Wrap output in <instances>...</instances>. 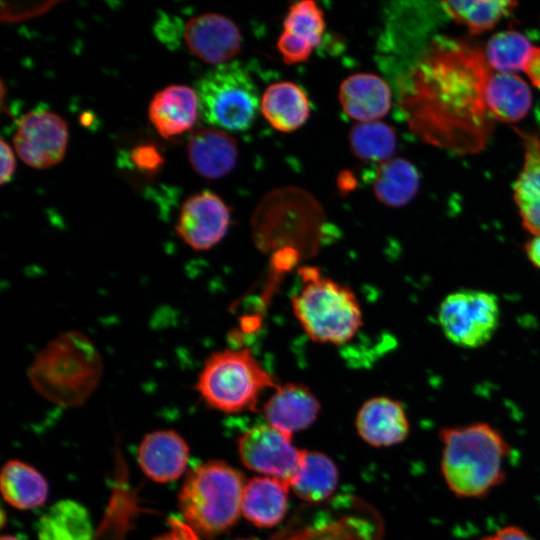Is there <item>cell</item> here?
Segmentation results:
<instances>
[{
    "instance_id": "1",
    "label": "cell",
    "mask_w": 540,
    "mask_h": 540,
    "mask_svg": "<svg viewBox=\"0 0 540 540\" xmlns=\"http://www.w3.org/2000/svg\"><path fill=\"white\" fill-rule=\"evenodd\" d=\"M491 74L477 44L433 38L397 79L398 105L410 130L457 155L482 151L495 125L485 96Z\"/></svg>"
},
{
    "instance_id": "2",
    "label": "cell",
    "mask_w": 540,
    "mask_h": 540,
    "mask_svg": "<svg viewBox=\"0 0 540 540\" xmlns=\"http://www.w3.org/2000/svg\"><path fill=\"white\" fill-rule=\"evenodd\" d=\"M440 468L448 489L460 498H483L506 478L511 446L492 425L474 422L439 432Z\"/></svg>"
},
{
    "instance_id": "3",
    "label": "cell",
    "mask_w": 540,
    "mask_h": 540,
    "mask_svg": "<svg viewBox=\"0 0 540 540\" xmlns=\"http://www.w3.org/2000/svg\"><path fill=\"white\" fill-rule=\"evenodd\" d=\"M103 362L91 339L79 330L59 333L38 351L27 371L43 398L70 408L82 405L95 391Z\"/></svg>"
},
{
    "instance_id": "4",
    "label": "cell",
    "mask_w": 540,
    "mask_h": 540,
    "mask_svg": "<svg viewBox=\"0 0 540 540\" xmlns=\"http://www.w3.org/2000/svg\"><path fill=\"white\" fill-rule=\"evenodd\" d=\"M243 475L223 461L196 465L178 494L184 521L198 534L216 537L229 530L241 513Z\"/></svg>"
},
{
    "instance_id": "5",
    "label": "cell",
    "mask_w": 540,
    "mask_h": 540,
    "mask_svg": "<svg viewBox=\"0 0 540 540\" xmlns=\"http://www.w3.org/2000/svg\"><path fill=\"white\" fill-rule=\"evenodd\" d=\"M303 286L292 297V309L307 336L317 343L342 345L363 325L360 302L349 287L314 268L300 270Z\"/></svg>"
},
{
    "instance_id": "6",
    "label": "cell",
    "mask_w": 540,
    "mask_h": 540,
    "mask_svg": "<svg viewBox=\"0 0 540 540\" xmlns=\"http://www.w3.org/2000/svg\"><path fill=\"white\" fill-rule=\"evenodd\" d=\"M278 385L248 348H230L205 360L195 389L210 408L236 413L254 409L262 392Z\"/></svg>"
},
{
    "instance_id": "7",
    "label": "cell",
    "mask_w": 540,
    "mask_h": 540,
    "mask_svg": "<svg viewBox=\"0 0 540 540\" xmlns=\"http://www.w3.org/2000/svg\"><path fill=\"white\" fill-rule=\"evenodd\" d=\"M202 119L230 131H244L253 124L260 100L258 89L237 62L214 67L196 84Z\"/></svg>"
},
{
    "instance_id": "8",
    "label": "cell",
    "mask_w": 540,
    "mask_h": 540,
    "mask_svg": "<svg viewBox=\"0 0 540 540\" xmlns=\"http://www.w3.org/2000/svg\"><path fill=\"white\" fill-rule=\"evenodd\" d=\"M438 322L454 345L474 349L487 344L500 322V304L495 294L479 289H460L440 303Z\"/></svg>"
},
{
    "instance_id": "9",
    "label": "cell",
    "mask_w": 540,
    "mask_h": 540,
    "mask_svg": "<svg viewBox=\"0 0 540 540\" xmlns=\"http://www.w3.org/2000/svg\"><path fill=\"white\" fill-rule=\"evenodd\" d=\"M292 437L268 425H258L239 439L238 450L243 464L267 477L278 479L290 488L303 457Z\"/></svg>"
},
{
    "instance_id": "10",
    "label": "cell",
    "mask_w": 540,
    "mask_h": 540,
    "mask_svg": "<svg viewBox=\"0 0 540 540\" xmlns=\"http://www.w3.org/2000/svg\"><path fill=\"white\" fill-rule=\"evenodd\" d=\"M68 141L65 121L55 113L35 110L19 121L13 137L20 159L28 166L43 169L62 161Z\"/></svg>"
},
{
    "instance_id": "11",
    "label": "cell",
    "mask_w": 540,
    "mask_h": 540,
    "mask_svg": "<svg viewBox=\"0 0 540 540\" xmlns=\"http://www.w3.org/2000/svg\"><path fill=\"white\" fill-rule=\"evenodd\" d=\"M231 213L226 203L211 191L194 194L183 203L176 232L183 242L196 251L216 246L226 235Z\"/></svg>"
},
{
    "instance_id": "12",
    "label": "cell",
    "mask_w": 540,
    "mask_h": 540,
    "mask_svg": "<svg viewBox=\"0 0 540 540\" xmlns=\"http://www.w3.org/2000/svg\"><path fill=\"white\" fill-rule=\"evenodd\" d=\"M188 49L203 62L215 66L229 63L241 50L242 36L228 17L205 13L191 18L185 26Z\"/></svg>"
},
{
    "instance_id": "13",
    "label": "cell",
    "mask_w": 540,
    "mask_h": 540,
    "mask_svg": "<svg viewBox=\"0 0 540 540\" xmlns=\"http://www.w3.org/2000/svg\"><path fill=\"white\" fill-rule=\"evenodd\" d=\"M137 457L149 479L166 483L178 479L186 470L189 447L174 430H157L144 436Z\"/></svg>"
},
{
    "instance_id": "14",
    "label": "cell",
    "mask_w": 540,
    "mask_h": 540,
    "mask_svg": "<svg viewBox=\"0 0 540 540\" xmlns=\"http://www.w3.org/2000/svg\"><path fill=\"white\" fill-rule=\"evenodd\" d=\"M319 411L318 399L301 383L278 385L263 407L267 424L291 437L310 426Z\"/></svg>"
},
{
    "instance_id": "15",
    "label": "cell",
    "mask_w": 540,
    "mask_h": 540,
    "mask_svg": "<svg viewBox=\"0 0 540 540\" xmlns=\"http://www.w3.org/2000/svg\"><path fill=\"white\" fill-rule=\"evenodd\" d=\"M360 437L372 446L386 447L404 441L409 422L401 402L380 396L367 400L356 417Z\"/></svg>"
},
{
    "instance_id": "16",
    "label": "cell",
    "mask_w": 540,
    "mask_h": 540,
    "mask_svg": "<svg viewBox=\"0 0 540 540\" xmlns=\"http://www.w3.org/2000/svg\"><path fill=\"white\" fill-rule=\"evenodd\" d=\"M339 101L345 114L359 122L379 121L388 114L392 92L388 83L373 73H356L339 87Z\"/></svg>"
},
{
    "instance_id": "17",
    "label": "cell",
    "mask_w": 540,
    "mask_h": 540,
    "mask_svg": "<svg viewBox=\"0 0 540 540\" xmlns=\"http://www.w3.org/2000/svg\"><path fill=\"white\" fill-rule=\"evenodd\" d=\"M199 113L196 91L184 85H171L157 92L148 109L150 122L164 138L191 129Z\"/></svg>"
},
{
    "instance_id": "18",
    "label": "cell",
    "mask_w": 540,
    "mask_h": 540,
    "mask_svg": "<svg viewBox=\"0 0 540 540\" xmlns=\"http://www.w3.org/2000/svg\"><path fill=\"white\" fill-rule=\"evenodd\" d=\"M189 162L194 171L208 179L229 174L236 165L238 147L235 138L221 129L197 130L187 145Z\"/></svg>"
},
{
    "instance_id": "19",
    "label": "cell",
    "mask_w": 540,
    "mask_h": 540,
    "mask_svg": "<svg viewBox=\"0 0 540 540\" xmlns=\"http://www.w3.org/2000/svg\"><path fill=\"white\" fill-rule=\"evenodd\" d=\"M524 148L522 170L513 185V198L523 227L533 236L540 234V138L516 130Z\"/></svg>"
},
{
    "instance_id": "20",
    "label": "cell",
    "mask_w": 540,
    "mask_h": 540,
    "mask_svg": "<svg viewBox=\"0 0 540 540\" xmlns=\"http://www.w3.org/2000/svg\"><path fill=\"white\" fill-rule=\"evenodd\" d=\"M260 111L274 129L289 133L305 124L311 108L302 88L293 82L281 81L265 89L260 100Z\"/></svg>"
},
{
    "instance_id": "21",
    "label": "cell",
    "mask_w": 540,
    "mask_h": 540,
    "mask_svg": "<svg viewBox=\"0 0 540 540\" xmlns=\"http://www.w3.org/2000/svg\"><path fill=\"white\" fill-rule=\"evenodd\" d=\"M289 486L272 477H255L245 484L241 513L254 525L270 528L285 516Z\"/></svg>"
},
{
    "instance_id": "22",
    "label": "cell",
    "mask_w": 540,
    "mask_h": 540,
    "mask_svg": "<svg viewBox=\"0 0 540 540\" xmlns=\"http://www.w3.org/2000/svg\"><path fill=\"white\" fill-rule=\"evenodd\" d=\"M38 540H93L94 528L88 509L72 499L51 505L36 525Z\"/></svg>"
},
{
    "instance_id": "23",
    "label": "cell",
    "mask_w": 540,
    "mask_h": 540,
    "mask_svg": "<svg viewBox=\"0 0 540 540\" xmlns=\"http://www.w3.org/2000/svg\"><path fill=\"white\" fill-rule=\"evenodd\" d=\"M4 500L19 510H30L45 503L49 487L45 477L33 466L12 459L5 463L0 475Z\"/></svg>"
},
{
    "instance_id": "24",
    "label": "cell",
    "mask_w": 540,
    "mask_h": 540,
    "mask_svg": "<svg viewBox=\"0 0 540 540\" xmlns=\"http://www.w3.org/2000/svg\"><path fill=\"white\" fill-rule=\"evenodd\" d=\"M486 103L495 120L517 122L532 105V93L527 83L515 74L493 73L486 85Z\"/></svg>"
},
{
    "instance_id": "25",
    "label": "cell",
    "mask_w": 540,
    "mask_h": 540,
    "mask_svg": "<svg viewBox=\"0 0 540 540\" xmlns=\"http://www.w3.org/2000/svg\"><path fill=\"white\" fill-rule=\"evenodd\" d=\"M419 185V172L410 161L391 158L379 163L373 190L379 202L388 207L400 208L416 196Z\"/></svg>"
},
{
    "instance_id": "26",
    "label": "cell",
    "mask_w": 540,
    "mask_h": 540,
    "mask_svg": "<svg viewBox=\"0 0 540 540\" xmlns=\"http://www.w3.org/2000/svg\"><path fill=\"white\" fill-rule=\"evenodd\" d=\"M338 482V471L334 462L316 451L303 452L299 470L290 488L302 499L318 502L329 497Z\"/></svg>"
},
{
    "instance_id": "27",
    "label": "cell",
    "mask_w": 540,
    "mask_h": 540,
    "mask_svg": "<svg viewBox=\"0 0 540 540\" xmlns=\"http://www.w3.org/2000/svg\"><path fill=\"white\" fill-rule=\"evenodd\" d=\"M348 139L353 155L363 162L382 163L391 159L397 144L394 129L381 121L355 124Z\"/></svg>"
},
{
    "instance_id": "28",
    "label": "cell",
    "mask_w": 540,
    "mask_h": 540,
    "mask_svg": "<svg viewBox=\"0 0 540 540\" xmlns=\"http://www.w3.org/2000/svg\"><path fill=\"white\" fill-rule=\"evenodd\" d=\"M443 10L457 23L466 26L471 34L492 29L518 5L515 1H444Z\"/></svg>"
},
{
    "instance_id": "29",
    "label": "cell",
    "mask_w": 540,
    "mask_h": 540,
    "mask_svg": "<svg viewBox=\"0 0 540 540\" xmlns=\"http://www.w3.org/2000/svg\"><path fill=\"white\" fill-rule=\"evenodd\" d=\"M527 37L516 30H505L494 34L485 51L491 69L499 73L514 74L523 70L524 63L532 49Z\"/></svg>"
},
{
    "instance_id": "30",
    "label": "cell",
    "mask_w": 540,
    "mask_h": 540,
    "mask_svg": "<svg viewBox=\"0 0 540 540\" xmlns=\"http://www.w3.org/2000/svg\"><path fill=\"white\" fill-rule=\"evenodd\" d=\"M284 30L312 44L321 43L325 31V19L322 9L311 0L295 2L289 7L283 21Z\"/></svg>"
},
{
    "instance_id": "31",
    "label": "cell",
    "mask_w": 540,
    "mask_h": 540,
    "mask_svg": "<svg viewBox=\"0 0 540 540\" xmlns=\"http://www.w3.org/2000/svg\"><path fill=\"white\" fill-rule=\"evenodd\" d=\"M277 48L284 63L292 65L306 62L315 47L308 41L283 30L278 38Z\"/></svg>"
},
{
    "instance_id": "32",
    "label": "cell",
    "mask_w": 540,
    "mask_h": 540,
    "mask_svg": "<svg viewBox=\"0 0 540 540\" xmlns=\"http://www.w3.org/2000/svg\"><path fill=\"white\" fill-rule=\"evenodd\" d=\"M131 159L136 168L145 173L155 172L163 163L161 154L153 145L137 146L131 153Z\"/></svg>"
},
{
    "instance_id": "33",
    "label": "cell",
    "mask_w": 540,
    "mask_h": 540,
    "mask_svg": "<svg viewBox=\"0 0 540 540\" xmlns=\"http://www.w3.org/2000/svg\"><path fill=\"white\" fill-rule=\"evenodd\" d=\"M168 530L153 540H199V535L184 521L176 516L168 519Z\"/></svg>"
},
{
    "instance_id": "34",
    "label": "cell",
    "mask_w": 540,
    "mask_h": 540,
    "mask_svg": "<svg viewBox=\"0 0 540 540\" xmlns=\"http://www.w3.org/2000/svg\"><path fill=\"white\" fill-rule=\"evenodd\" d=\"M15 157L11 147L1 140V174L0 183L3 185L9 182L15 172Z\"/></svg>"
},
{
    "instance_id": "35",
    "label": "cell",
    "mask_w": 540,
    "mask_h": 540,
    "mask_svg": "<svg viewBox=\"0 0 540 540\" xmlns=\"http://www.w3.org/2000/svg\"><path fill=\"white\" fill-rule=\"evenodd\" d=\"M479 540H534L525 530L518 526L509 525L496 532L486 535Z\"/></svg>"
},
{
    "instance_id": "36",
    "label": "cell",
    "mask_w": 540,
    "mask_h": 540,
    "mask_svg": "<svg viewBox=\"0 0 540 540\" xmlns=\"http://www.w3.org/2000/svg\"><path fill=\"white\" fill-rule=\"evenodd\" d=\"M523 71L532 84L540 89V47H533L524 63Z\"/></svg>"
},
{
    "instance_id": "37",
    "label": "cell",
    "mask_w": 540,
    "mask_h": 540,
    "mask_svg": "<svg viewBox=\"0 0 540 540\" xmlns=\"http://www.w3.org/2000/svg\"><path fill=\"white\" fill-rule=\"evenodd\" d=\"M529 262L540 271V234L533 235L524 246Z\"/></svg>"
},
{
    "instance_id": "38",
    "label": "cell",
    "mask_w": 540,
    "mask_h": 540,
    "mask_svg": "<svg viewBox=\"0 0 540 540\" xmlns=\"http://www.w3.org/2000/svg\"><path fill=\"white\" fill-rule=\"evenodd\" d=\"M1 540H21V539L12 535H3L1 537Z\"/></svg>"
},
{
    "instance_id": "39",
    "label": "cell",
    "mask_w": 540,
    "mask_h": 540,
    "mask_svg": "<svg viewBox=\"0 0 540 540\" xmlns=\"http://www.w3.org/2000/svg\"><path fill=\"white\" fill-rule=\"evenodd\" d=\"M237 540H252V539H246V538H243V539H237Z\"/></svg>"
}]
</instances>
